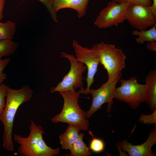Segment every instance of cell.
<instances>
[{"label":"cell","instance_id":"obj_1","mask_svg":"<svg viewBox=\"0 0 156 156\" xmlns=\"http://www.w3.org/2000/svg\"><path fill=\"white\" fill-rule=\"evenodd\" d=\"M6 99L5 107L0 115V120L3 124V147L13 151L14 147L12 138L13 123L16 112L20 106L29 101L32 97L33 90L27 85L16 90L6 86Z\"/></svg>","mask_w":156,"mask_h":156},{"label":"cell","instance_id":"obj_24","mask_svg":"<svg viewBox=\"0 0 156 156\" xmlns=\"http://www.w3.org/2000/svg\"><path fill=\"white\" fill-rule=\"evenodd\" d=\"M10 61V58H6L4 59H0V85L7 78L6 74L3 71L6 66Z\"/></svg>","mask_w":156,"mask_h":156},{"label":"cell","instance_id":"obj_14","mask_svg":"<svg viewBox=\"0 0 156 156\" xmlns=\"http://www.w3.org/2000/svg\"><path fill=\"white\" fill-rule=\"evenodd\" d=\"M80 130L77 125L69 124L65 132L59 136L60 143L63 149H70L78 139Z\"/></svg>","mask_w":156,"mask_h":156},{"label":"cell","instance_id":"obj_11","mask_svg":"<svg viewBox=\"0 0 156 156\" xmlns=\"http://www.w3.org/2000/svg\"><path fill=\"white\" fill-rule=\"evenodd\" d=\"M156 143V127L150 131L146 141L138 145H133L126 140L120 141L118 147L127 153L131 156H155L151 150L152 147Z\"/></svg>","mask_w":156,"mask_h":156},{"label":"cell","instance_id":"obj_15","mask_svg":"<svg viewBox=\"0 0 156 156\" xmlns=\"http://www.w3.org/2000/svg\"><path fill=\"white\" fill-rule=\"evenodd\" d=\"M84 136L83 133H79L77 140L70 149V156H89L92 155L90 149L83 141Z\"/></svg>","mask_w":156,"mask_h":156},{"label":"cell","instance_id":"obj_26","mask_svg":"<svg viewBox=\"0 0 156 156\" xmlns=\"http://www.w3.org/2000/svg\"><path fill=\"white\" fill-rule=\"evenodd\" d=\"M5 2V0H0V20H1L4 17L3 10Z\"/></svg>","mask_w":156,"mask_h":156},{"label":"cell","instance_id":"obj_4","mask_svg":"<svg viewBox=\"0 0 156 156\" xmlns=\"http://www.w3.org/2000/svg\"><path fill=\"white\" fill-rule=\"evenodd\" d=\"M99 56L100 63L107 71L109 81L120 79L122 71L126 66V56L114 44L101 42L93 45Z\"/></svg>","mask_w":156,"mask_h":156},{"label":"cell","instance_id":"obj_21","mask_svg":"<svg viewBox=\"0 0 156 156\" xmlns=\"http://www.w3.org/2000/svg\"><path fill=\"white\" fill-rule=\"evenodd\" d=\"M6 86L4 84L0 85V115L2 113L5 107L6 96Z\"/></svg>","mask_w":156,"mask_h":156},{"label":"cell","instance_id":"obj_19","mask_svg":"<svg viewBox=\"0 0 156 156\" xmlns=\"http://www.w3.org/2000/svg\"><path fill=\"white\" fill-rule=\"evenodd\" d=\"M105 148V144L102 139L92 137L89 144V149L93 152L99 153L103 152Z\"/></svg>","mask_w":156,"mask_h":156},{"label":"cell","instance_id":"obj_18","mask_svg":"<svg viewBox=\"0 0 156 156\" xmlns=\"http://www.w3.org/2000/svg\"><path fill=\"white\" fill-rule=\"evenodd\" d=\"M19 44L11 40H0V59L3 56H10L15 52Z\"/></svg>","mask_w":156,"mask_h":156},{"label":"cell","instance_id":"obj_17","mask_svg":"<svg viewBox=\"0 0 156 156\" xmlns=\"http://www.w3.org/2000/svg\"><path fill=\"white\" fill-rule=\"evenodd\" d=\"M15 23L8 21L5 23L0 22V40H11L16 31Z\"/></svg>","mask_w":156,"mask_h":156},{"label":"cell","instance_id":"obj_16","mask_svg":"<svg viewBox=\"0 0 156 156\" xmlns=\"http://www.w3.org/2000/svg\"><path fill=\"white\" fill-rule=\"evenodd\" d=\"M133 35L138 36L135 41L138 44H143L145 42L156 41V24L148 30H136L132 31Z\"/></svg>","mask_w":156,"mask_h":156},{"label":"cell","instance_id":"obj_6","mask_svg":"<svg viewBox=\"0 0 156 156\" xmlns=\"http://www.w3.org/2000/svg\"><path fill=\"white\" fill-rule=\"evenodd\" d=\"M61 56L67 59L70 61V67L69 72L63 77L62 80L56 87L50 89L51 93L56 92L74 91L78 88H84L83 74L87 69L81 62L78 61L74 55L65 52L61 53Z\"/></svg>","mask_w":156,"mask_h":156},{"label":"cell","instance_id":"obj_25","mask_svg":"<svg viewBox=\"0 0 156 156\" xmlns=\"http://www.w3.org/2000/svg\"><path fill=\"white\" fill-rule=\"evenodd\" d=\"M146 46L148 50L154 52H156V41L148 42Z\"/></svg>","mask_w":156,"mask_h":156},{"label":"cell","instance_id":"obj_5","mask_svg":"<svg viewBox=\"0 0 156 156\" xmlns=\"http://www.w3.org/2000/svg\"><path fill=\"white\" fill-rule=\"evenodd\" d=\"M119 81L121 85L116 88L114 98L127 103L133 109H137L145 102V84L138 83L135 76L128 79H122Z\"/></svg>","mask_w":156,"mask_h":156},{"label":"cell","instance_id":"obj_12","mask_svg":"<svg viewBox=\"0 0 156 156\" xmlns=\"http://www.w3.org/2000/svg\"><path fill=\"white\" fill-rule=\"evenodd\" d=\"M89 0H51L54 12L56 14L60 10L71 8L76 11L78 17L81 18L86 12Z\"/></svg>","mask_w":156,"mask_h":156},{"label":"cell","instance_id":"obj_9","mask_svg":"<svg viewBox=\"0 0 156 156\" xmlns=\"http://www.w3.org/2000/svg\"><path fill=\"white\" fill-rule=\"evenodd\" d=\"M120 79H117L111 81H107L97 89H90L88 94L92 95V100L90 109L86 112L87 118H90L93 114L101 108V106L105 103L108 104L106 111L110 113L114 103L116 85Z\"/></svg>","mask_w":156,"mask_h":156},{"label":"cell","instance_id":"obj_27","mask_svg":"<svg viewBox=\"0 0 156 156\" xmlns=\"http://www.w3.org/2000/svg\"><path fill=\"white\" fill-rule=\"evenodd\" d=\"M152 4L151 6L154 15L156 16V0H151Z\"/></svg>","mask_w":156,"mask_h":156},{"label":"cell","instance_id":"obj_23","mask_svg":"<svg viewBox=\"0 0 156 156\" xmlns=\"http://www.w3.org/2000/svg\"><path fill=\"white\" fill-rule=\"evenodd\" d=\"M119 3H128L130 4H143L148 6H151L152 4L151 0H112Z\"/></svg>","mask_w":156,"mask_h":156},{"label":"cell","instance_id":"obj_10","mask_svg":"<svg viewBox=\"0 0 156 156\" xmlns=\"http://www.w3.org/2000/svg\"><path fill=\"white\" fill-rule=\"evenodd\" d=\"M126 20L139 30H145L156 24V16L153 13L151 6L143 4H130Z\"/></svg>","mask_w":156,"mask_h":156},{"label":"cell","instance_id":"obj_20","mask_svg":"<svg viewBox=\"0 0 156 156\" xmlns=\"http://www.w3.org/2000/svg\"><path fill=\"white\" fill-rule=\"evenodd\" d=\"M139 121L142 123L150 125L156 124V109L149 115L142 114L139 118Z\"/></svg>","mask_w":156,"mask_h":156},{"label":"cell","instance_id":"obj_22","mask_svg":"<svg viewBox=\"0 0 156 156\" xmlns=\"http://www.w3.org/2000/svg\"><path fill=\"white\" fill-rule=\"evenodd\" d=\"M46 8L50 14L51 17L54 22H58L56 14L54 12L51 0H38Z\"/></svg>","mask_w":156,"mask_h":156},{"label":"cell","instance_id":"obj_13","mask_svg":"<svg viewBox=\"0 0 156 156\" xmlns=\"http://www.w3.org/2000/svg\"><path fill=\"white\" fill-rule=\"evenodd\" d=\"M144 94L145 102L153 112L156 109V70L150 71L146 76Z\"/></svg>","mask_w":156,"mask_h":156},{"label":"cell","instance_id":"obj_3","mask_svg":"<svg viewBox=\"0 0 156 156\" xmlns=\"http://www.w3.org/2000/svg\"><path fill=\"white\" fill-rule=\"evenodd\" d=\"M64 99V104L61 112L52 118L54 123L62 122L78 126L81 130H86L89 123L86 116V112L79 107L78 99L81 93L74 91L59 92Z\"/></svg>","mask_w":156,"mask_h":156},{"label":"cell","instance_id":"obj_7","mask_svg":"<svg viewBox=\"0 0 156 156\" xmlns=\"http://www.w3.org/2000/svg\"><path fill=\"white\" fill-rule=\"evenodd\" d=\"M72 46L77 60L85 64L87 68L86 79L87 87L85 89H80L81 94L86 95L94 81V77L97 72L98 65L100 63L99 56L93 46L91 49L87 47H84L79 44L76 40L73 41Z\"/></svg>","mask_w":156,"mask_h":156},{"label":"cell","instance_id":"obj_8","mask_svg":"<svg viewBox=\"0 0 156 156\" xmlns=\"http://www.w3.org/2000/svg\"><path fill=\"white\" fill-rule=\"evenodd\" d=\"M130 4L125 3H119L109 2L107 6L100 12L94 24L100 29L117 26L126 20V16Z\"/></svg>","mask_w":156,"mask_h":156},{"label":"cell","instance_id":"obj_2","mask_svg":"<svg viewBox=\"0 0 156 156\" xmlns=\"http://www.w3.org/2000/svg\"><path fill=\"white\" fill-rule=\"evenodd\" d=\"M30 134L27 137L14 134V140L19 144L18 149L21 156H55L60 152L59 148L53 149L47 145L42 135L45 132L41 126L31 120Z\"/></svg>","mask_w":156,"mask_h":156}]
</instances>
